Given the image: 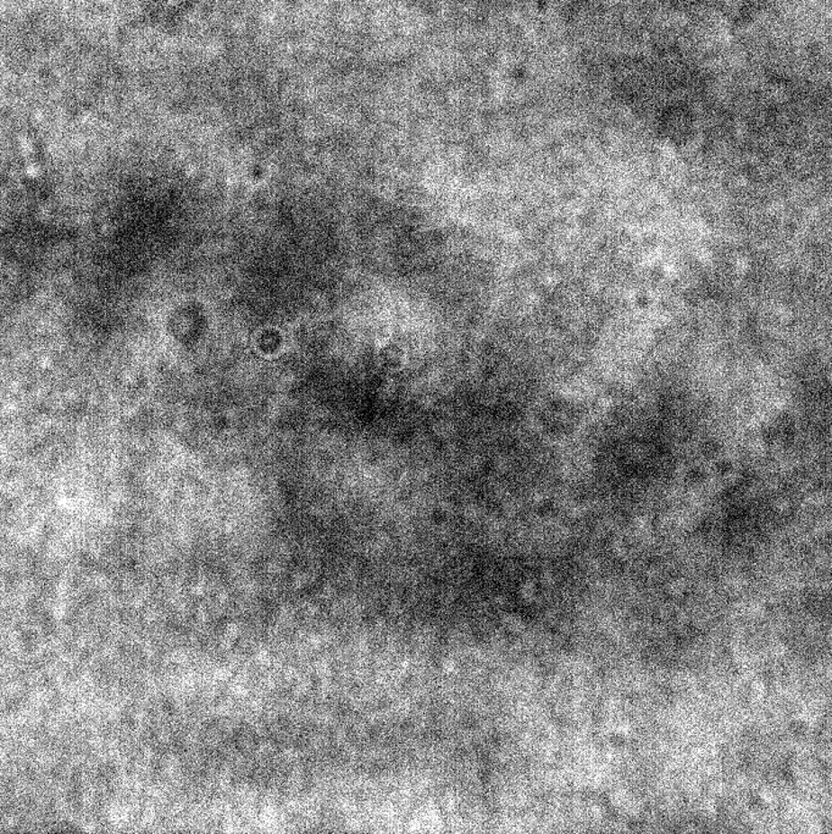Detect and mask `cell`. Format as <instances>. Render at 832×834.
Here are the masks:
<instances>
[{
  "mask_svg": "<svg viewBox=\"0 0 832 834\" xmlns=\"http://www.w3.org/2000/svg\"><path fill=\"white\" fill-rule=\"evenodd\" d=\"M0 119H2V116H0ZM8 126H6V130H8ZM34 139H36V137H34L29 130L22 128L20 132L17 133L16 139L14 140L12 146H10L8 152L5 153V158L0 161V170H2L14 157H16L17 154L25 150ZM3 141H5V139H3ZM0 149H2V146H0ZM43 166L25 168V169L6 174L5 177H0V185H15V186H29L34 188L40 187L43 178Z\"/></svg>",
  "mask_w": 832,
  "mask_h": 834,
  "instance_id": "obj_1",
  "label": "cell"
}]
</instances>
